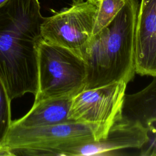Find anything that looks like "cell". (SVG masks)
Instances as JSON below:
<instances>
[{"label": "cell", "mask_w": 156, "mask_h": 156, "mask_svg": "<svg viewBox=\"0 0 156 156\" xmlns=\"http://www.w3.org/2000/svg\"><path fill=\"white\" fill-rule=\"evenodd\" d=\"M44 19L38 0H8L0 6V78L11 101L37 94Z\"/></svg>", "instance_id": "obj_1"}, {"label": "cell", "mask_w": 156, "mask_h": 156, "mask_svg": "<svg viewBox=\"0 0 156 156\" xmlns=\"http://www.w3.org/2000/svg\"><path fill=\"white\" fill-rule=\"evenodd\" d=\"M138 7V0H126L113 20L93 35L83 58L87 68L84 88L121 80L128 83L133 78Z\"/></svg>", "instance_id": "obj_2"}, {"label": "cell", "mask_w": 156, "mask_h": 156, "mask_svg": "<svg viewBox=\"0 0 156 156\" xmlns=\"http://www.w3.org/2000/svg\"><path fill=\"white\" fill-rule=\"evenodd\" d=\"M98 126L76 121L39 127L10 124L2 148L9 155H65L71 148L105 138Z\"/></svg>", "instance_id": "obj_3"}, {"label": "cell", "mask_w": 156, "mask_h": 156, "mask_svg": "<svg viewBox=\"0 0 156 156\" xmlns=\"http://www.w3.org/2000/svg\"><path fill=\"white\" fill-rule=\"evenodd\" d=\"M86 79V64L82 57L43 39L38 46V90L34 103L73 96L85 88Z\"/></svg>", "instance_id": "obj_4"}, {"label": "cell", "mask_w": 156, "mask_h": 156, "mask_svg": "<svg viewBox=\"0 0 156 156\" xmlns=\"http://www.w3.org/2000/svg\"><path fill=\"white\" fill-rule=\"evenodd\" d=\"M98 8L87 0H73L69 7L44 17L41 27L43 39L83 59L93 35Z\"/></svg>", "instance_id": "obj_5"}, {"label": "cell", "mask_w": 156, "mask_h": 156, "mask_svg": "<svg viewBox=\"0 0 156 156\" xmlns=\"http://www.w3.org/2000/svg\"><path fill=\"white\" fill-rule=\"evenodd\" d=\"M127 84L121 80L83 88L71 98L69 119L98 126L107 135L112 124L122 115Z\"/></svg>", "instance_id": "obj_6"}, {"label": "cell", "mask_w": 156, "mask_h": 156, "mask_svg": "<svg viewBox=\"0 0 156 156\" xmlns=\"http://www.w3.org/2000/svg\"><path fill=\"white\" fill-rule=\"evenodd\" d=\"M147 140V130L140 122L122 115L112 124L105 138L71 148L66 155H111L127 148L140 149Z\"/></svg>", "instance_id": "obj_7"}, {"label": "cell", "mask_w": 156, "mask_h": 156, "mask_svg": "<svg viewBox=\"0 0 156 156\" xmlns=\"http://www.w3.org/2000/svg\"><path fill=\"white\" fill-rule=\"evenodd\" d=\"M135 73L156 77V0H141L135 35Z\"/></svg>", "instance_id": "obj_8"}, {"label": "cell", "mask_w": 156, "mask_h": 156, "mask_svg": "<svg viewBox=\"0 0 156 156\" xmlns=\"http://www.w3.org/2000/svg\"><path fill=\"white\" fill-rule=\"evenodd\" d=\"M73 96L53 98L34 103L28 113L20 119L12 121L15 126L31 128L71 121L68 113Z\"/></svg>", "instance_id": "obj_9"}, {"label": "cell", "mask_w": 156, "mask_h": 156, "mask_svg": "<svg viewBox=\"0 0 156 156\" xmlns=\"http://www.w3.org/2000/svg\"><path fill=\"white\" fill-rule=\"evenodd\" d=\"M127 102L129 116L146 129L147 144L156 152V77L141 90L130 94Z\"/></svg>", "instance_id": "obj_10"}, {"label": "cell", "mask_w": 156, "mask_h": 156, "mask_svg": "<svg viewBox=\"0 0 156 156\" xmlns=\"http://www.w3.org/2000/svg\"><path fill=\"white\" fill-rule=\"evenodd\" d=\"M126 0H101L98 4L93 35L107 26L121 10Z\"/></svg>", "instance_id": "obj_11"}, {"label": "cell", "mask_w": 156, "mask_h": 156, "mask_svg": "<svg viewBox=\"0 0 156 156\" xmlns=\"http://www.w3.org/2000/svg\"><path fill=\"white\" fill-rule=\"evenodd\" d=\"M10 102L11 100L0 78V147L1 148L12 122Z\"/></svg>", "instance_id": "obj_12"}, {"label": "cell", "mask_w": 156, "mask_h": 156, "mask_svg": "<svg viewBox=\"0 0 156 156\" xmlns=\"http://www.w3.org/2000/svg\"><path fill=\"white\" fill-rule=\"evenodd\" d=\"M1 155H9L6 151H5L4 149L0 147V156H1Z\"/></svg>", "instance_id": "obj_13"}, {"label": "cell", "mask_w": 156, "mask_h": 156, "mask_svg": "<svg viewBox=\"0 0 156 156\" xmlns=\"http://www.w3.org/2000/svg\"><path fill=\"white\" fill-rule=\"evenodd\" d=\"M87 1H88L89 2H90L93 3V4H96V5H98V2H99L101 0H87Z\"/></svg>", "instance_id": "obj_14"}, {"label": "cell", "mask_w": 156, "mask_h": 156, "mask_svg": "<svg viewBox=\"0 0 156 156\" xmlns=\"http://www.w3.org/2000/svg\"><path fill=\"white\" fill-rule=\"evenodd\" d=\"M8 0H0V6H1L2 4H4Z\"/></svg>", "instance_id": "obj_15"}]
</instances>
